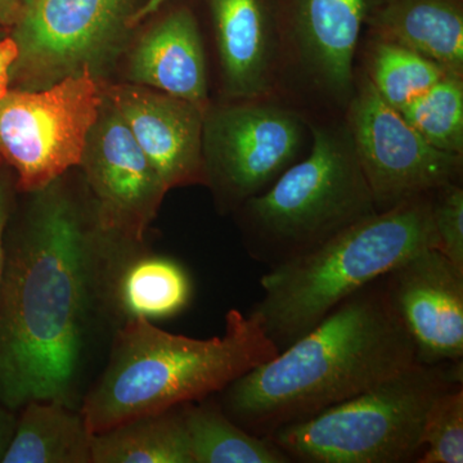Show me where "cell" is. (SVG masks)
<instances>
[{"label": "cell", "mask_w": 463, "mask_h": 463, "mask_svg": "<svg viewBox=\"0 0 463 463\" xmlns=\"http://www.w3.org/2000/svg\"><path fill=\"white\" fill-rule=\"evenodd\" d=\"M91 463H194L182 408L94 434Z\"/></svg>", "instance_id": "obj_19"}, {"label": "cell", "mask_w": 463, "mask_h": 463, "mask_svg": "<svg viewBox=\"0 0 463 463\" xmlns=\"http://www.w3.org/2000/svg\"><path fill=\"white\" fill-rule=\"evenodd\" d=\"M138 0H32L12 27L11 85L38 90L84 69L96 74L118 51Z\"/></svg>", "instance_id": "obj_10"}, {"label": "cell", "mask_w": 463, "mask_h": 463, "mask_svg": "<svg viewBox=\"0 0 463 463\" xmlns=\"http://www.w3.org/2000/svg\"><path fill=\"white\" fill-rule=\"evenodd\" d=\"M364 33L463 76L462 0H386L368 18Z\"/></svg>", "instance_id": "obj_17"}, {"label": "cell", "mask_w": 463, "mask_h": 463, "mask_svg": "<svg viewBox=\"0 0 463 463\" xmlns=\"http://www.w3.org/2000/svg\"><path fill=\"white\" fill-rule=\"evenodd\" d=\"M166 2L167 0H145L130 18V29H134V27L142 24L146 18L156 14Z\"/></svg>", "instance_id": "obj_30"}, {"label": "cell", "mask_w": 463, "mask_h": 463, "mask_svg": "<svg viewBox=\"0 0 463 463\" xmlns=\"http://www.w3.org/2000/svg\"><path fill=\"white\" fill-rule=\"evenodd\" d=\"M225 102L279 99L281 42L270 0H209Z\"/></svg>", "instance_id": "obj_15"}, {"label": "cell", "mask_w": 463, "mask_h": 463, "mask_svg": "<svg viewBox=\"0 0 463 463\" xmlns=\"http://www.w3.org/2000/svg\"><path fill=\"white\" fill-rule=\"evenodd\" d=\"M9 411L11 410L0 404V462H2L3 456H5V450H7L9 443H11L14 428H16V423H14V419L9 414Z\"/></svg>", "instance_id": "obj_29"}, {"label": "cell", "mask_w": 463, "mask_h": 463, "mask_svg": "<svg viewBox=\"0 0 463 463\" xmlns=\"http://www.w3.org/2000/svg\"><path fill=\"white\" fill-rule=\"evenodd\" d=\"M29 2H32V0H25V3H29Z\"/></svg>", "instance_id": "obj_31"}, {"label": "cell", "mask_w": 463, "mask_h": 463, "mask_svg": "<svg viewBox=\"0 0 463 463\" xmlns=\"http://www.w3.org/2000/svg\"><path fill=\"white\" fill-rule=\"evenodd\" d=\"M128 76L133 84L210 106L205 48L190 8H178L149 29L134 48Z\"/></svg>", "instance_id": "obj_16"}, {"label": "cell", "mask_w": 463, "mask_h": 463, "mask_svg": "<svg viewBox=\"0 0 463 463\" xmlns=\"http://www.w3.org/2000/svg\"><path fill=\"white\" fill-rule=\"evenodd\" d=\"M309 123L307 156L236 212L246 251L268 269L377 213L344 116Z\"/></svg>", "instance_id": "obj_5"}, {"label": "cell", "mask_w": 463, "mask_h": 463, "mask_svg": "<svg viewBox=\"0 0 463 463\" xmlns=\"http://www.w3.org/2000/svg\"><path fill=\"white\" fill-rule=\"evenodd\" d=\"M431 194L368 216L325 245L268 269L260 279L263 297L250 315L279 352L405 259L438 249Z\"/></svg>", "instance_id": "obj_4"}, {"label": "cell", "mask_w": 463, "mask_h": 463, "mask_svg": "<svg viewBox=\"0 0 463 463\" xmlns=\"http://www.w3.org/2000/svg\"><path fill=\"white\" fill-rule=\"evenodd\" d=\"M18 50L14 39L7 38L0 41V100L11 90V71L16 62Z\"/></svg>", "instance_id": "obj_26"}, {"label": "cell", "mask_w": 463, "mask_h": 463, "mask_svg": "<svg viewBox=\"0 0 463 463\" xmlns=\"http://www.w3.org/2000/svg\"><path fill=\"white\" fill-rule=\"evenodd\" d=\"M431 215L438 250L463 269V187L449 183L431 194Z\"/></svg>", "instance_id": "obj_25"}, {"label": "cell", "mask_w": 463, "mask_h": 463, "mask_svg": "<svg viewBox=\"0 0 463 463\" xmlns=\"http://www.w3.org/2000/svg\"><path fill=\"white\" fill-rule=\"evenodd\" d=\"M386 0H270L281 42L279 99L309 120L344 116L368 18Z\"/></svg>", "instance_id": "obj_7"}, {"label": "cell", "mask_w": 463, "mask_h": 463, "mask_svg": "<svg viewBox=\"0 0 463 463\" xmlns=\"http://www.w3.org/2000/svg\"><path fill=\"white\" fill-rule=\"evenodd\" d=\"M206 399L181 407L194 463L291 462L270 439L241 428L221 404Z\"/></svg>", "instance_id": "obj_20"}, {"label": "cell", "mask_w": 463, "mask_h": 463, "mask_svg": "<svg viewBox=\"0 0 463 463\" xmlns=\"http://www.w3.org/2000/svg\"><path fill=\"white\" fill-rule=\"evenodd\" d=\"M309 118L281 99L210 103L203 114L205 183L236 213L267 191L312 147Z\"/></svg>", "instance_id": "obj_8"}, {"label": "cell", "mask_w": 463, "mask_h": 463, "mask_svg": "<svg viewBox=\"0 0 463 463\" xmlns=\"http://www.w3.org/2000/svg\"><path fill=\"white\" fill-rule=\"evenodd\" d=\"M105 93L84 69L38 90H9L0 100V161L18 188L38 192L80 165Z\"/></svg>", "instance_id": "obj_9"}, {"label": "cell", "mask_w": 463, "mask_h": 463, "mask_svg": "<svg viewBox=\"0 0 463 463\" xmlns=\"http://www.w3.org/2000/svg\"><path fill=\"white\" fill-rule=\"evenodd\" d=\"M93 432L83 414L66 404L33 401L24 405L3 463H91Z\"/></svg>", "instance_id": "obj_18"}, {"label": "cell", "mask_w": 463, "mask_h": 463, "mask_svg": "<svg viewBox=\"0 0 463 463\" xmlns=\"http://www.w3.org/2000/svg\"><path fill=\"white\" fill-rule=\"evenodd\" d=\"M25 0H0V26L12 29L23 14Z\"/></svg>", "instance_id": "obj_28"}, {"label": "cell", "mask_w": 463, "mask_h": 463, "mask_svg": "<svg viewBox=\"0 0 463 463\" xmlns=\"http://www.w3.org/2000/svg\"><path fill=\"white\" fill-rule=\"evenodd\" d=\"M105 99L129 128L167 191L205 183L203 109L137 84L109 88Z\"/></svg>", "instance_id": "obj_14"}, {"label": "cell", "mask_w": 463, "mask_h": 463, "mask_svg": "<svg viewBox=\"0 0 463 463\" xmlns=\"http://www.w3.org/2000/svg\"><path fill=\"white\" fill-rule=\"evenodd\" d=\"M399 112L432 147L463 156V76L447 72Z\"/></svg>", "instance_id": "obj_23"}, {"label": "cell", "mask_w": 463, "mask_h": 463, "mask_svg": "<svg viewBox=\"0 0 463 463\" xmlns=\"http://www.w3.org/2000/svg\"><path fill=\"white\" fill-rule=\"evenodd\" d=\"M11 182L5 175H0V281L5 269V233L7 227L9 207H11Z\"/></svg>", "instance_id": "obj_27"}, {"label": "cell", "mask_w": 463, "mask_h": 463, "mask_svg": "<svg viewBox=\"0 0 463 463\" xmlns=\"http://www.w3.org/2000/svg\"><path fill=\"white\" fill-rule=\"evenodd\" d=\"M80 165L99 203L103 228L141 241L167 190L106 99Z\"/></svg>", "instance_id": "obj_12"}, {"label": "cell", "mask_w": 463, "mask_h": 463, "mask_svg": "<svg viewBox=\"0 0 463 463\" xmlns=\"http://www.w3.org/2000/svg\"><path fill=\"white\" fill-rule=\"evenodd\" d=\"M344 118L377 213L462 182L463 156L426 142L398 109L381 99L358 65Z\"/></svg>", "instance_id": "obj_11"}, {"label": "cell", "mask_w": 463, "mask_h": 463, "mask_svg": "<svg viewBox=\"0 0 463 463\" xmlns=\"http://www.w3.org/2000/svg\"><path fill=\"white\" fill-rule=\"evenodd\" d=\"M417 463L463 462V385L447 390L432 403Z\"/></svg>", "instance_id": "obj_24"}, {"label": "cell", "mask_w": 463, "mask_h": 463, "mask_svg": "<svg viewBox=\"0 0 463 463\" xmlns=\"http://www.w3.org/2000/svg\"><path fill=\"white\" fill-rule=\"evenodd\" d=\"M118 304L129 319L169 318L190 304L192 282L173 259L146 257L128 264L116 286Z\"/></svg>", "instance_id": "obj_21"}, {"label": "cell", "mask_w": 463, "mask_h": 463, "mask_svg": "<svg viewBox=\"0 0 463 463\" xmlns=\"http://www.w3.org/2000/svg\"><path fill=\"white\" fill-rule=\"evenodd\" d=\"M33 194L0 281V404L11 411L69 402L96 273V246L61 178Z\"/></svg>", "instance_id": "obj_1"}, {"label": "cell", "mask_w": 463, "mask_h": 463, "mask_svg": "<svg viewBox=\"0 0 463 463\" xmlns=\"http://www.w3.org/2000/svg\"><path fill=\"white\" fill-rule=\"evenodd\" d=\"M459 385H463L462 361L416 364L307 421L274 431L268 439L291 462H417L432 403Z\"/></svg>", "instance_id": "obj_6"}, {"label": "cell", "mask_w": 463, "mask_h": 463, "mask_svg": "<svg viewBox=\"0 0 463 463\" xmlns=\"http://www.w3.org/2000/svg\"><path fill=\"white\" fill-rule=\"evenodd\" d=\"M356 65L364 70L381 99L398 111L447 74L421 54L367 33L359 42Z\"/></svg>", "instance_id": "obj_22"}, {"label": "cell", "mask_w": 463, "mask_h": 463, "mask_svg": "<svg viewBox=\"0 0 463 463\" xmlns=\"http://www.w3.org/2000/svg\"><path fill=\"white\" fill-rule=\"evenodd\" d=\"M383 277L350 295L313 330L222 390L241 428L268 438L416 364Z\"/></svg>", "instance_id": "obj_2"}, {"label": "cell", "mask_w": 463, "mask_h": 463, "mask_svg": "<svg viewBox=\"0 0 463 463\" xmlns=\"http://www.w3.org/2000/svg\"><path fill=\"white\" fill-rule=\"evenodd\" d=\"M279 353L258 319L237 309L225 316L224 334L206 340L170 334L147 319H129L81 414L99 434L219 394Z\"/></svg>", "instance_id": "obj_3"}, {"label": "cell", "mask_w": 463, "mask_h": 463, "mask_svg": "<svg viewBox=\"0 0 463 463\" xmlns=\"http://www.w3.org/2000/svg\"><path fill=\"white\" fill-rule=\"evenodd\" d=\"M386 294L410 334L419 364L463 359V269L426 249L383 276Z\"/></svg>", "instance_id": "obj_13"}]
</instances>
